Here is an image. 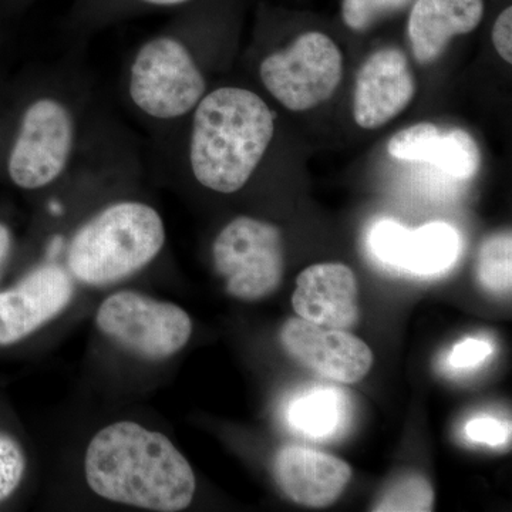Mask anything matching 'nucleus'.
<instances>
[{"label": "nucleus", "mask_w": 512, "mask_h": 512, "mask_svg": "<svg viewBox=\"0 0 512 512\" xmlns=\"http://www.w3.org/2000/svg\"><path fill=\"white\" fill-rule=\"evenodd\" d=\"M92 94L66 70H25L0 80V180L37 192L79 164L99 130Z\"/></svg>", "instance_id": "nucleus-1"}, {"label": "nucleus", "mask_w": 512, "mask_h": 512, "mask_svg": "<svg viewBox=\"0 0 512 512\" xmlns=\"http://www.w3.org/2000/svg\"><path fill=\"white\" fill-rule=\"evenodd\" d=\"M266 92L285 109L308 111L328 101L343 79V55L325 33L306 32L258 67Z\"/></svg>", "instance_id": "nucleus-6"}, {"label": "nucleus", "mask_w": 512, "mask_h": 512, "mask_svg": "<svg viewBox=\"0 0 512 512\" xmlns=\"http://www.w3.org/2000/svg\"><path fill=\"white\" fill-rule=\"evenodd\" d=\"M413 0H343L342 18L355 32L372 28L384 16L399 12Z\"/></svg>", "instance_id": "nucleus-21"}, {"label": "nucleus", "mask_w": 512, "mask_h": 512, "mask_svg": "<svg viewBox=\"0 0 512 512\" xmlns=\"http://www.w3.org/2000/svg\"><path fill=\"white\" fill-rule=\"evenodd\" d=\"M279 339L286 353L299 365L333 382H360L372 369V350L343 329L292 318L282 326Z\"/></svg>", "instance_id": "nucleus-9"}, {"label": "nucleus", "mask_w": 512, "mask_h": 512, "mask_svg": "<svg viewBox=\"0 0 512 512\" xmlns=\"http://www.w3.org/2000/svg\"><path fill=\"white\" fill-rule=\"evenodd\" d=\"M390 156L397 160L430 163L453 177L468 180L480 170V147L470 133L461 128L441 133L433 123L414 124L390 138Z\"/></svg>", "instance_id": "nucleus-15"}, {"label": "nucleus", "mask_w": 512, "mask_h": 512, "mask_svg": "<svg viewBox=\"0 0 512 512\" xmlns=\"http://www.w3.org/2000/svg\"><path fill=\"white\" fill-rule=\"evenodd\" d=\"M13 251H15V235L8 224L0 221V279L8 268Z\"/></svg>", "instance_id": "nucleus-26"}, {"label": "nucleus", "mask_w": 512, "mask_h": 512, "mask_svg": "<svg viewBox=\"0 0 512 512\" xmlns=\"http://www.w3.org/2000/svg\"><path fill=\"white\" fill-rule=\"evenodd\" d=\"M35 0H0L2 12L8 16L20 15L25 12Z\"/></svg>", "instance_id": "nucleus-28"}, {"label": "nucleus", "mask_w": 512, "mask_h": 512, "mask_svg": "<svg viewBox=\"0 0 512 512\" xmlns=\"http://www.w3.org/2000/svg\"><path fill=\"white\" fill-rule=\"evenodd\" d=\"M343 403L335 390H316L301 397L289 410V420L308 436H332L343 417Z\"/></svg>", "instance_id": "nucleus-18"}, {"label": "nucleus", "mask_w": 512, "mask_h": 512, "mask_svg": "<svg viewBox=\"0 0 512 512\" xmlns=\"http://www.w3.org/2000/svg\"><path fill=\"white\" fill-rule=\"evenodd\" d=\"M26 471V457L18 441L0 431V503L18 490Z\"/></svg>", "instance_id": "nucleus-22"}, {"label": "nucleus", "mask_w": 512, "mask_h": 512, "mask_svg": "<svg viewBox=\"0 0 512 512\" xmlns=\"http://www.w3.org/2000/svg\"><path fill=\"white\" fill-rule=\"evenodd\" d=\"M416 79L409 60L397 47H384L367 57L357 72L353 117L357 126H386L412 103Z\"/></svg>", "instance_id": "nucleus-11"}, {"label": "nucleus", "mask_w": 512, "mask_h": 512, "mask_svg": "<svg viewBox=\"0 0 512 512\" xmlns=\"http://www.w3.org/2000/svg\"><path fill=\"white\" fill-rule=\"evenodd\" d=\"M96 325L116 345L148 360L174 356L187 345L192 333L190 316L180 306L134 291L113 293L104 299Z\"/></svg>", "instance_id": "nucleus-8"}, {"label": "nucleus", "mask_w": 512, "mask_h": 512, "mask_svg": "<svg viewBox=\"0 0 512 512\" xmlns=\"http://www.w3.org/2000/svg\"><path fill=\"white\" fill-rule=\"evenodd\" d=\"M10 50V37L6 32L5 26H3L2 20H0V80L6 76V64H8Z\"/></svg>", "instance_id": "nucleus-27"}, {"label": "nucleus", "mask_w": 512, "mask_h": 512, "mask_svg": "<svg viewBox=\"0 0 512 512\" xmlns=\"http://www.w3.org/2000/svg\"><path fill=\"white\" fill-rule=\"evenodd\" d=\"M493 45L498 55L508 64L512 63V8L508 6L500 13L493 26Z\"/></svg>", "instance_id": "nucleus-25"}, {"label": "nucleus", "mask_w": 512, "mask_h": 512, "mask_svg": "<svg viewBox=\"0 0 512 512\" xmlns=\"http://www.w3.org/2000/svg\"><path fill=\"white\" fill-rule=\"evenodd\" d=\"M370 249L383 264L427 276L446 271L460 254V235L446 222H431L416 231L383 220L370 231Z\"/></svg>", "instance_id": "nucleus-12"}, {"label": "nucleus", "mask_w": 512, "mask_h": 512, "mask_svg": "<svg viewBox=\"0 0 512 512\" xmlns=\"http://www.w3.org/2000/svg\"><path fill=\"white\" fill-rule=\"evenodd\" d=\"M493 353V346L484 339H466L458 343L448 356V363L454 369H468L484 362Z\"/></svg>", "instance_id": "nucleus-24"}, {"label": "nucleus", "mask_w": 512, "mask_h": 512, "mask_svg": "<svg viewBox=\"0 0 512 512\" xmlns=\"http://www.w3.org/2000/svg\"><path fill=\"white\" fill-rule=\"evenodd\" d=\"M210 90L204 63L191 40L190 13L175 16L138 43L121 76L128 109L163 134L165 128L187 119Z\"/></svg>", "instance_id": "nucleus-4"}, {"label": "nucleus", "mask_w": 512, "mask_h": 512, "mask_svg": "<svg viewBox=\"0 0 512 512\" xmlns=\"http://www.w3.org/2000/svg\"><path fill=\"white\" fill-rule=\"evenodd\" d=\"M93 493L131 507L183 511L194 498V471L170 439L131 421L100 430L84 457Z\"/></svg>", "instance_id": "nucleus-2"}, {"label": "nucleus", "mask_w": 512, "mask_h": 512, "mask_svg": "<svg viewBox=\"0 0 512 512\" xmlns=\"http://www.w3.org/2000/svg\"><path fill=\"white\" fill-rule=\"evenodd\" d=\"M275 480L286 497L305 507L335 503L348 487L352 470L345 461L302 446H286L275 458Z\"/></svg>", "instance_id": "nucleus-14"}, {"label": "nucleus", "mask_w": 512, "mask_h": 512, "mask_svg": "<svg viewBox=\"0 0 512 512\" xmlns=\"http://www.w3.org/2000/svg\"><path fill=\"white\" fill-rule=\"evenodd\" d=\"M164 245L160 212L136 198H120L73 232L66 245L67 272L84 285H113L150 265Z\"/></svg>", "instance_id": "nucleus-5"}, {"label": "nucleus", "mask_w": 512, "mask_h": 512, "mask_svg": "<svg viewBox=\"0 0 512 512\" xmlns=\"http://www.w3.org/2000/svg\"><path fill=\"white\" fill-rule=\"evenodd\" d=\"M185 158L192 178L217 194H235L254 177L275 136V114L254 90L218 86L190 116Z\"/></svg>", "instance_id": "nucleus-3"}, {"label": "nucleus", "mask_w": 512, "mask_h": 512, "mask_svg": "<svg viewBox=\"0 0 512 512\" xmlns=\"http://www.w3.org/2000/svg\"><path fill=\"white\" fill-rule=\"evenodd\" d=\"M212 259L229 295L259 301L274 293L284 278V239L275 225L242 215L214 239Z\"/></svg>", "instance_id": "nucleus-7"}, {"label": "nucleus", "mask_w": 512, "mask_h": 512, "mask_svg": "<svg viewBox=\"0 0 512 512\" xmlns=\"http://www.w3.org/2000/svg\"><path fill=\"white\" fill-rule=\"evenodd\" d=\"M483 16L484 0H416L407 32L417 62H436L453 37L476 30Z\"/></svg>", "instance_id": "nucleus-16"}, {"label": "nucleus", "mask_w": 512, "mask_h": 512, "mask_svg": "<svg viewBox=\"0 0 512 512\" xmlns=\"http://www.w3.org/2000/svg\"><path fill=\"white\" fill-rule=\"evenodd\" d=\"M477 275L481 285L495 295H508L512 285V238L501 232L485 239L478 252Z\"/></svg>", "instance_id": "nucleus-19"}, {"label": "nucleus", "mask_w": 512, "mask_h": 512, "mask_svg": "<svg viewBox=\"0 0 512 512\" xmlns=\"http://www.w3.org/2000/svg\"><path fill=\"white\" fill-rule=\"evenodd\" d=\"M468 439L488 446H500L510 437V426L493 417H477L466 426Z\"/></svg>", "instance_id": "nucleus-23"}, {"label": "nucleus", "mask_w": 512, "mask_h": 512, "mask_svg": "<svg viewBox=\"0 0 512 512\" xmlns=\"http://www.w3.org/2000/svg\"><path fill=\"white\" fill-rule=\"evenodd\" d=\"M359 286L349 266L328 262L309 266L296 279L292 306L299 318L348 330L359 319Z\"/></svg>", "instance_id": "nucleus-13"}, {"label": "nucleus", "mask_w": 512, "mask_h": 512, "mask_svg": "<svg viewBox=\"0 0 512 512\" xmlns=\"http://www.w3.org/2000/svg\"><path fill=\"white\" fill-rule=\"evenodd\" d=\"M434 491L426 477L404 474L384 488L377 498L376 512H427L433 510Z\"/></svg>", "instance_id": "nucleus-20"}, {"label": "nucleus", "mask_w": 512, "mask_h": 512, "mask_svg": "<svg viewBox=\"0 0 512 512\" xmlns=\"http://www.w3.org/2000/svg\"><path fill=\"white\" fill-rule=\"evenodd\" d=\"M72 276L55 262L37 266L19 284L0 292V346L28 338L72 302Z\"/></svg>", "instance_id": "nucleus-10"}, {"label": "nucleus", "mask_w": 512, "mask_h": 512, "mask_svg": "<svg viewBox=\"0 0 512 512\" xmlns=\"http://www.w3.org/2000/svg\"><path fill=\"white\" fill-rule=\"evenodd\" d=\"M195 2L197 0H73L64 26L72 35L87 36L141 16L177 12Z\"/></svg>", "instance_id": "nucleus-17"}]
</instances>
